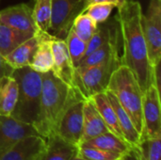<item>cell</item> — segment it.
Segmentation results:
<instances>
[{
	"label": "cell",
	"mask_w": 161,
	"mask_h": 160,
	"mask_svg": "<svg viewBox=\"0 0 161 160\" xmlns=\"http://www.w3.org/2000/svg\"><path fill=\"white\" fill-rule=\"evenodd\" d=\"M142 13L140 2L127 0L126 4L118 9L116 19L119 22L124 45L121 63L131 70L144 93L151 85H157L158 88L159 85L158 66L154 68L149 62L147 46L141 24Z\"/></svg>",
	"instance_id": "cell-1"
},
{
	"label": "cell",
	"mask_w": 161,
	"mask_h": 160,
	"mask_svg": "<svg viewBox=\"0 0 161 160\" xmlns=\"http://www.w3.org/2000/svg\"><path fill=\"white\" fill-rule=\"evenodd\" d=\"M42 77L40 110L33 126L39 135L47 139L57 133L58 123L66 108L84 95L78 88L70 87L58 79L52 71L42 74Z\"/></svg>",
	"instance_id": "cell-2"
},
{
	"label": "cell",
	"mask_w": 161,
	"mask_h": 160,
	"mask_svg": "<svg viewBox=\"0 0 161 160\" xmlns=\"http://www.w3.org/2000/svg\"><path fill=\"white\" fill-rule=\"evenodd\" d=\"M18 84V96L11 117L33 124L37 120L42 90V74L30 66L15 69L11 74Z\"/></svg>",
	"instance_id": "cell-3"
},
{
	"label": "cell",
	"mask_w": 161,
	"mask_h": 160,
	"mask_svg": "<svg viewBox=\"0 0 161 160\" xmlns=\"http://www.w3.org/2000/svg\"><path fill=\"white\" fill-rule=\"evenodd\" d=\"M107 91L112 92L131 118L136 129L142 135L143 92L129 68L121 65L111 75Z\"/></svg>",
	"instance_id": "cell-4"
},
{
	"label": "cell",
	"mask_w": 161,
	"mask_h": 160,
	"mask_svg": "<svg viewBox=\"0 0 161 160\" xmlns=\"http://www.w3.org/2000/svg\"><path fill=\"white\" fill-rule=\"evenodd\" d=\"M121 65V56L117 53L107 60L86 69L79 74L75 73L76 86L86 98L106 92L112 74Z\"/></svg>",
	"instance_id": "cell-5"
},
{
	"label": "cell",
	"mask_w": 161,
	"mask_h": 160,
	"mask_svg": "<svg viewBox=\"0 0 161 160\" xmlns=\"http://www.w3.org/2000/svg\"><path fill=\"white\" fill-rule=\"evenodd\" d=\"M141 24L149 62L157 68L161 59V0H150L146 12L142 13Z\"/></svg>",
	"instance_id": "cell-6"
},
{
	"label": "cell",
	"mask_w": 161,
	"mask_h": 160,
	"mask_svg": "<svg viewBox=\"0 0 161 160\" xmlns=\"http://www.w3.org/2000/svg\"><path fill=\"white\" fill-rule=\"evenodd\" d=\"M86 9V0H52L51 23L48 33L64 40L75 19Z\"/></svg>",
	"instance_id": "cell-7"
},
{
	"label": "cell",
	"mask_w": 161,
	"mask_h": 160,
	"mask_svg": "<svg viewBox=\"0 0 161 160\" xmlns=\"http://www.w3.org/2000/svg\"><path fill=\"white\" fill-rule=\"evenodd\" d=\"M161 106L159 88L151 85L142 98V135L144 138H161ZM141 140V141H142Z\"/></svg>",
	"instance_id": "cell-8"
},
{
	"label": "cell",
	"mask_w": 161,
	"mask_h": 160,
	"mask_svg": "<svg viewBox=\"0 0 161 160\" xmlns=\"http://www.w3.org/2000/svg\"><path fill=\"white\" fill-rule=\"evenodd\" d=\"M85 97L73 102L64 111L58 128L57 135L66 141L79 146L83 130V106Z\"/></svg>",
	"instance_id": "cell-9"
},
{
	"label": "cell",
	"mask_w": 161,
	"mask_h": 160,
	"mask_svg": "<svg viewBox=\"0 0 161 160\" xmlns=\"http://www.w3.org/2000/svg\"><path fill=\"white\" fill-rule=\"evenodd\" d=\"M33 135H39L33 124L23 123L11 116L0 115V157L18 141Z\"/></svg>",
	"instance_id": "cell-10"
},
{
	"label": "cell",
	"mask_w": 161,
	"mask_h": 160,
	"mask_svg": "<svg viewBox=\"0 0 161 160\" xmlns=\"http://www.w3.org/2000/svg\"><path fill=\"white\" fill-rule=\"evenodd\" d=\"M52 52H53V67L52 73L62 82L70 87L76 86V74L74 67L66 42L62 39L54 37L52 41Z\"/></svg>",
	"instance_id": "cell-11"
},
{
	"label": "cell",
	"mask_w": 161,
	"mask_h": 160,
	"mask_svg": "<svg viewBox=\"0 0 161 160\" xmlns=\"http://www.w3.org/2000/svg\"><path fill=\"white\" fill-rule=\"evenodd\" d=\"M0 22L17 30L35 35L40 31L32 8L26 4H18L0 11Z\"/></svg>",
	"instance_id": "cell-12"
},
{
	"label": "cell",
	"mask_w": 161,
	"mask_h": 160,
	"mask_svg": "<svg viewBox=\"0 0 161 160\" xmlns=\"http://www.w3.org/2000/svg\"><path fill=\"white\" fill-rule=\"evenodd\" d=\"M45 145V138L40 135L28 136L18 141L0 160H41Z\"/></svg>",
	"instance_id": "cell-13"
},
{
	"label": "cell",
	"mask_w": 161,
	"mask_h": 160,
	"mask_svg": "<svg viewBox=\"0 0 161 160\" xmlns=\"http://www.w3.org/2000/svg\"><path fill=\"white\" fill-rule=\"evenodd\" d=\"M108 131V129L106 126L92 98H86L83 106V130L80 144Z\"/></svg>",
	"instance_id": "cell-14"
},
{
	"label": "cell",
	"mask_w": 161,
	"mask_h": 160,
	"mask_svg": "<svg viewBox=\"0 0 161 160\" xmlns=\"http://www.w3.org/2000/svg\"><path fill=\"white\" fill-rule=\"evenodd\" d=\"M120 33H121V30H119L116 26L111 37L107 42H105L102 46H100L99 48H97L96 50H94L93 52H92L91 54H89L88 56L84 57L81 59V61L75 68V73L79 74L86 69L92 66L97 65L107 60L113 55L119 53Z\"/></svg>",
	"instance_id": "cell-15"
},
{
	"label": "cell",
	"mask_w": 161,
	"mask_h": 160,
	"mask_svg": "<svg viewBox=\"0 0 161 160\" xmlns=\"http://www.w3.org/2000/svg\"><path fill=\"white\" fill-rule=\"evenodd\" d=\"M79 146L72 144L55 134L46 139L41 160H73L78 155Z\"/></svg>",
	"instance_id": "cell-16"
},
{
	"label": "cell",
	"mask_w": 161,
	"mask_h": 160,
	"mask_svg": "<svg viewBox=\"0 0 161 160\" xmlns=\"http://www.w3.org/2000/svg\"><path fill=\"white\" fill-rule=\"evenodd\" d=\"M42 31H39L31 38L27 39L24 42L20 43L15 47L9 54L5 58L6 61L15 70L24 66H28L31 62L33 55L36 51V48L39 44L41 35Z\"/></svg>",
	"instance_id": "cell-17"
},
{
	"label": "cell",
	"mask_w": 161,
	"mask_h": 160,
	"mask_svg": "<svg viewBox=\"0 0 161 160\" xmlns=\"http://www.w3.org/2000/svg\"><path fill=\"white\" fill-rule=\"evenodd\" d=\"M54 36L47 32H42L39 44L33 55L30 66L34 71L44 74L52 70L53 67V52L52 41Z\"/></svg>",
	"instance_id": "cell-18"
},
{
	"label": "cell",
	"mask_w": 161,
	"mask_h": 160,
	"mask_svg": "<svg viewBox=\"0 0 161 160\" xmlns=\"http://www.w3.org/2000/svg\"><path fill=\"white\" fill-rule=\"evenodd\" d=\"M106 94L114 108L121 131L123 133V136L125 141L129 143L131 146H139L142 137H141V134L136 129L131 118L126 113V111L123 108V107L120 105L116 96L112 92H110L109 91H107Z\"/></svg>",
	"instance_id": "cell-19"
},
{
	"label": "cell",
	"mask_w": 161,
	"mask_h": 160,
	"mask_svg": "<svg viewBox=\"0 0 161 160\" xmlns=\"http://www.w3.org/2000/svg\"><path fill=\"white\" fill-rule=\"evenodd\" d=\"M92 98L106 126L108 127V131L111 132L112 134L116 135L117 137L125 140L123 133L121 131L119 123H118L116 113H115L114 108H113L110 101L108 100L106 92L94 94L93 96H92Z\"/></svg>",
	"instance_id": "cell-20"
},
{
	"label": "cell",
	"mask_w": 161,
	"mask_h": 160,
	"mask_svg": "<svg viewBox=\"0 0 161 160\" xmlns=\"http://www.w3.org/2000/svg\"><path fill=\"white\" fill-rule=\"evenodd\" d=\"M80 145H86V146H92L103 151L115 153L122 155L126 150H128L131 145L127 143L125 140L117 137L116 135L112 134L111 132L108 131L106 133H103L95 138H92ZM79 145V146H80Z\"/></svg>",
	"instance_id": "cell-21"
},
{
	"label": "cell",
	"mask_w": 161,
	"mask_h": 160,
	"mask_svg": "<svg viewBox=\"0 0 161 160\" xmlns=\"http://www.w3.org/2000/svg\"><path fill=\"white\" fill-rule=\"evenodd\" d=\"M18 96V84L13 76L0 78V115L10 116Z\"/></svg>",
	"instance_id": "cell-22"
},
{
	"label": "cell",
	"mask_w": 161,
	"mask_h": 160,
	"mask_svg": "<svg viewBox=\"0 0 161 160\" xmlns=\"http://www.w3.org/2000/svg\"><path fill=\"white\" fill-rule=\"evenodd\" d=\"M32 36L30 33L17 30L0 22V54L6 57L20 43Z\"/></svg>",
	"instance_id": "cell-23"
},
{
	"label": "cell",
	"mask_w": 161,
	"mask_h": 160,
	"mask_svg": "<svg viewBox=\"0 0 161 160\" xmlns=\"http://www.w3.org/2000/svg\"><path fill=\"white\" fill-rule=\"evenodd\" d=\"M32 10L38 28L42 32L48 33L51 23L52 0H35Z\"/></svg>",
	"instance_id": "cell-24"
},
{
	"label": "cell",
	"mask_w": 161,
	"mask_h": 160,
	"mask_svg": "<svg viewBox=\"0 0 161 160\" xmlns=\"http://www.w3.org/2000/svg\"><path fill=\"white\" fill-rule=\"evenodd\" d=\"M115 27H116V25H110L107 23V21L104 23H101L100 25L97 26L96 31L88 41L87 49H86V53L84 57L88 56L89 54H91L92 52H93L94 50L102 46L105 42H107L111 37Z\"/></svg>",
	"instance_id": "cell-25"
},
{
	"label": "cell",
	"mask_w": 161,
	"mask_h": 160,
	"mask_svg": "<svg viewBox=\"0 0 161 160\" xmlns=\"http://www.w3.org/2000/svg\"><path fill=\"white\" fill-rule=\"evenodd\" d=\"M66 42V46L72 60V63L75 68L77 67L81 59L84 58L86 49H87V42L82 41L80 38H78L75 32L70 29L69 33L67 34L66 38L64 39Z\"/></svg>",
	"instance_id": "cell-26"
},
{
	"label": "cell",
	"mask_w": 161,
	"mask_h": 160,
	"mask_svg": "<svg viewBox=\"0 0 161 160\" xmlns=\"http://www.w3.org/2000/svg\"><path fill=\"white\" fill-rule=\"evenodd\" d=\"M98 25L86 13L79 14L74 21L72 30L82 41L88 42L93 33L96 31Z\"/></svg>",
	"instance_id": "cell-27"
},
{
	"label": "cell",
	"mask_w": 161,
	"mask_h": 160,
	"mask_svg": "<svg viewBox=\"0 0 161 160\" xmlns=\"http://www.w3.org/2000/svg\"><path fill=\"white\" fill-rule=\"evenodd\" d=\"M142 159L160 160L161 138H144L139 144Z\"/></svg>",
	"instance_id": "cell-28"
},
{
	"label": "cell",
	"mask_w": 161,
	"mask_h": 160,
	"mask_svg": "<svg viewBox=\"0 0 161 160\" xmlns=\"http://www.w3.org/2000/svg\"><path fill=\"white\" fill-rule=\"evenodd\" d=\"M115 6L111 3L100 2V3H93L89 5L83 13L89 15L97 25L106 22L108 17L110 16L111 11Z\"/></svg>",
	"instance_id": "cell-29"
},
{
	"label": "cell",
	"mask_w": 161,
	"mask_h": 160,
	"mask_svg": "<svg viewBox=\"0 0 161 160\" xmlns=\"http://www.w3.org/2000/svg\"><path fill=\"white\" fill-rule=\"evenodd\" d=\"M78 156L87 160H115L120 155L103 151L92 146L80 145L78 149Z\"/></svg>",
	"instance_id": "cell-30"
},
{
	"label": "cell",
	"mask_w": 161,
	"mask_h": 160,
	"mask_svg": "<svg viewBox=\"0 0 161 160\" xmlns=\"http://www.w3.org/2000/svg\"><path fill=\"white\" fill-rule=\"evenodd\" d=\"M115 160H143L139 146H131Z\"/></svg>",
	"instance_id": "cell-31"
},
{
	"label": "cell",
	"mask_w": 161,
	"mask_h": 160,
	"mask_svg": "<svg viewBox=\"0 0 161 160\" xmlns=\"http://www.w3.org/2000/svg\"><path fill=\"white\" fill-rule=\"evenodd\" d=\"M14 69L6 61L5 58L0 54V78L4 76H11Z\"/></svg>",
	"instance_id": "cell-32"
},
{
	"label": "cell",
	"mask_w": 161,
	"mask_h": 160,
	"mask_svg": "<svg viewBox=\"0 0 161 160\" xmlns=\"http://www.w3.org/2000/svg\"><path fill=\"white\" fill-rule=\"evenodd\" d=\"M100 2H106V3H111L115 6V8H117L118 9L123 8L127 0H86V8L91 5V4H93V3H100Z\"/></svg>",
	"instance_id": "cell-33"
},
{
	"label": "cell",
	"mask_w": 161,
	"mask_h": 160,
	"mask_svg": "<svg viewBox=\"0 0 161 160\" xmlns=\"http://www.w3.org/2000/svg\"><path fill=\"white\" fill-rule=\"evenodd\" d=\"M73 160H87V159H85V158H83V157H81L80 156H78V155H77V156H76V157H75Z\"/></svg>",
	"instance_id": "cell-34"
}]
</instances>
